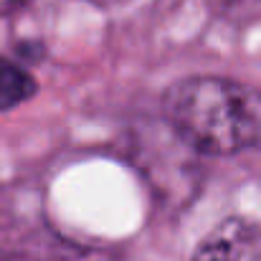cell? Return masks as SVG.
I'll return each mask as SVG.
<instances>
[{
    "instance_id": "cell-1",
    "label": "cell",
    "mask_w": 261,
    "mask_h": 261,
    "mask_svg": "<svg viewBox=\"0 0 261 261\" xmlns=\"http://www.w3.org/2000/svg\"><path fill=\"white\" fill-rule=\"evenodd\" d=\"M163 117L177 140L200 155L261 150V89L228 76L195 74L163 94Z\"/></svg>"
},
{
    "instance_id": "cell-2",
    "label": "cell",
    "mask_w": 261,
    "mask_h": 261,
    "mask_svg": "<svg viewBox=\"0 0 261 261\" xmlns=\"http://www.w3.org/2000/svg\"><path fill=\"white\" fill-rule=\"evenodd\" d=\"M190 261H261V223L228 216L198 244Z\"/></svg>"
},
{
    "instance_id": "cell-3",
    "label": "cell",
    "mask_w": 261,
    "mask_h": 261,
    "mask_svg": "<svg viewBox=\"0 0 261 261\" xmlns=\"http://www.w3.org/2000/svg\"><path fill=\"white\" fill-rule=\"evenodd\" d=\"M36 79L28 69L10 59H0V112L25 104L36 94Z\"/></svg>"
},
{
    "instance_id": "cell-4",
    "label": "cell",
    "mask_w": 261,
    "mask_h": 261,
    "mask_svg": "<svg viewBox=\"0 0 261 261\" xmlns=\"http://www.w3.org/2000/svg\"><path fill=\"white\" fill-rule=\"evenodd\" d=\"M91 3H99V5H119V3H127V0H91Z\"/></svg>"
}]
</instances>
